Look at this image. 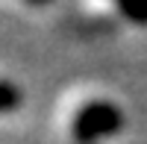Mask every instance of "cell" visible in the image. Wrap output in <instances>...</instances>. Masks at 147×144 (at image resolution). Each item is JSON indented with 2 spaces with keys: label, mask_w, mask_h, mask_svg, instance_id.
I'll use <instances>...</instances> for the list:
<instances>
[{
  "label": "cell",
  "mask_w": 147,
  "mask_h": 144,
  "mask_svg": "<svg viewBox=\"0 0 147 144\" xmlns=\"http://www.w3.org/2000/svg\"><path fill=\"white\" fill-rule=\"evenodd\" d=\"M124 129V112L112 100H88L71 118V135L77 144H97Z\"/></svg>",
  "instance_id": "6da1fadb"
},
{
  "label": "cell",
  "mask_w": 147,
  "mask_h": 144,
  "mask_svg": "<svg viewBox=\"0 0 147 144\" xmlns=\"http://www.w3.org/2000/svg\"><path fill=\"white\" fill-rule=\"evenodd\" d=\"M24 103V91L9 79H0V112H12Z\"/></svg>",
  "instance_id": "7a4b0ae2"
},
{
  "label": "cell",
  "mask_w": 147,
  "mask_h": 144,
  "mask_svg": "<svg viewBox=\"0 0 147 144\" xmlns=\"http://www.w3.org/2000/svg\"><path fill=\"white\" fill-rule=\"evenodd\" d=\"M118 9L124 12L129 21L136 24H147V0H115Z\"/></svg>",
  "instance_id": "3957f363"
},
{
  "label": "cell",
  "mask_w": 147,
  "mask_h": 144,
  "mask_svg": "<svg viewBox=\"0 0 147 144\" xmlns=\"http://www.w3.org/2000/svg\"><path fill=\"white\" fill-rule=\"evenodd\" d=\"M27 3H32V6H44V3H50V0H27Z\"/></svg>",
  "instance_id": "277c9868"
}]
</instances>
